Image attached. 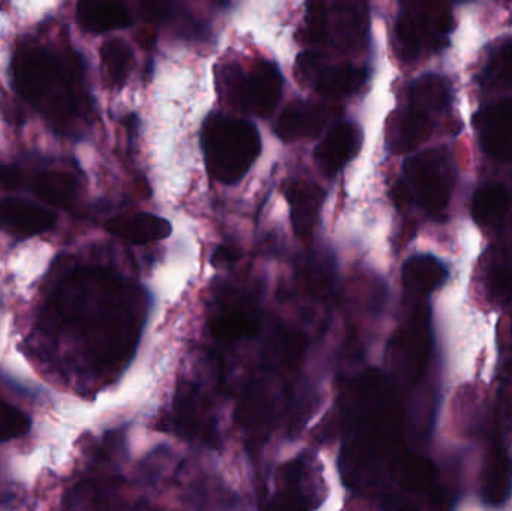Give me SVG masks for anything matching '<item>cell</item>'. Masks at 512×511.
I'll list each match as a JSON object with an SVG mask.
<instances>
[{"instance_id": "21", "label": "cell", "mask_w": 512, "mask_h": 511, "mask_svg": "<svg viewBox=\"0 0 512 511\" xmlns=\"http://www.w3.org/2000/svg\"><path fill=\"white\" fill-rule=\"evenodd\" d=\"M512 467L501 450L492 453L484 471V500L489 504L504 503L511 492Z\"/></svg>"}, {"instance_id": "25", "label": "cell", "mask_w": 512, "mask_h": 511, "mask_svg": "<svg viewBox=\"0 0 512 511\" xmlns=\"http://www.w3.org/2000/svg\"><path fill=\"white\" fill-rule=\"evenodd\" d=\"M30 425L32 422L23 411L0 401V443L26 435Z\"/></svg>"}, {"instance_id": "23", "label": "cell", "mask_w": 512, "mask_h": 511, "mask_svg": "<svg viewBox=\"0 0 512 511\" xmlns=\"http://www.w3.org/2000/svg\"><path fill=\"white\" fill-rule=\"evenodd\" d=\"M256 330V321L248 312L234 311L225 312L212 321V332L221 341L231 342L237 339L246 338Z\"/></svg>"}, {"instance_id": "4", "label": "cell", "mask_w": 512, "mask_h": 511, "mask_svg": "<svg viewBox=\"0 0 512 511\" xmlns=\"http://www.w3.org/2000/svg\"><path fill=\"white\" fill-rule=\"evenodd\" d=\"M405 186L409 198L432 215L447 209L454 188L450 155L444 149L427 150L405 162Z\"/></svg>"}, {"instance_id": "26", "label": "cell", "mask_w": 512, "mask_h": 511, "mask_svg": "<svg viewBox=\"0 0 512 511\" xmlns=\"http://www.w3.org/2000/svg\"><path fill=\"white\" fill-rule=\"evenodd\" d=\"M487 75L512 86V38L502 42L501 47L490 57Z\"/></svg>"}, {"instance_id": "10", "label": "cell", "mask_w": 512, "mask_h": 511, "mask_svg": "<svg viewBox=\"0 0 512 511\" xmlns=\"http://www.w3.org/2000/svg\"><path fill=\"white\" fill-rule=\"evenodd\" d=\"M56 213L20 198L0 200V228L21 237L38 236L56 224Z\"/></svg>"}, {"instance_id": "18", "label": "cell", "mask_w": 512, "mask_h": 511, "mask_svg": "<svg viewBox=\"0 0 512 511\" xmlns=\"http://www.w3.org/2000/svg\"><path fill=\"white\" fill-rule=\"evenodd\" d=\"M453 90L451 83L441 74L429 72L412 83L409 92V108L430 117L441 113L450 105Z\"/></svg>"}, {"instance_id": "24", "label": "cell", "mask_w": 512, "mask_h": 511, "mask_svg": "<svg viewBox=\"0 0 512 511\" xmlns=\"http://www.w3.org/2000/svg\"><path fill=\"white\" fill-rule=\"evenodd\" d=\"M243 84H245V72L237 63H228L218 72L219 95L228 105L237 110H243Z\"/></svg>"}, {"instance_id": "11", "label": "cell", "mask_w": 512, "mask_h": 511, "mask_svg": "<svg viewBox=\"0 0 512 511\" xmlns=\"http://www.w3.org/2000/svg\"><path fill=\"white\" fill-rule=\"evenodd\" d=\"M361 138V129L354 123L334 126L315 149V162L322 173H339L360 149Z\"/></svg>"}, {"instance_id": "17", "label": "cell", "mask_w": 512, "mask_h": 511, "mask_svg": "<svg viewBox=\"0 0 512 511\" xmlns=\"http://www.w3.org/2000/svg\"><path fill=\"white\" fill-rule=\"evenodd\" d=\"M77 17L87 32L105 33L131 26V14L125 5L107 0H84L78 3Z\"/></svg>"}, {"instance_id": "7", "label": "cell", "mask_w": 512, "mask_h": 511, "mask_svg": "<svg viewBox=\"0 0 512 511\" xmlns=\"http://www.w3.org/2000/svg\"><path fill=\"white\" fill-rule=\"evenodd\" d=\"M474 128L486 155L502 161L512 158V98L481 108L474 116Z\"/></svg>"}, {"instance_id": "20", "label": "cell", "mask_w": 512, "mask_h": 511, "mask_svg": "<svg viewBox=\"0 0 512 511\" xmlns=\"http://www.w3.org/2000/svg\"><path fill=\"white\" fill-rule=\"evenodd\" d=\"M33 192L44 203L65 207L77 197V182L63 171H44L33 182Z\"/></svg>"}, {"instance_id": "16", "label": "cell", "mask_w": 512, "mask_h": 511, "mask_svg": "<svg viewBox=\"0 0 512 511\" xmlns=\"http://www.w3.org/2000/svg\"><path fill=\"white\" fill-rule=\"evenodd\" d=\"M448 276L445 264L433 255H415L403 264V285L415 296H429L447 282Z\"/></svg>"}, {"instance_id": "8", "label": "cell", "mask_w": 512, "mask_h": 511, "mask_svg": "<svg viewBox=\"0 0 512 511\" xmlns=\"http://www.w3.org/2000/svg\"><path fill=\"white\" fill-rule=\"evenodd\" d=\"M369 33V12L364 3L340 2L325 5V41L339 50H361Z\"/></svg>"}, {"instance_id": "9", "label": "cell", "mask_w": 512, "mask_h": 511, "mask_svg": "<svg viewBox=\"0 0 512 511\" xmlns=\"http://www.w3.org/2000/svg\"><path fill=\"white\" fill-rule=\"evenodd\" d=\"M283 80L279 68L270 60H258L245 74L243 110L268 117L280 101Z\"/></svg>"}, {"instance_id": "14", "label": "cell", "mask_w": 512, "mask_h": 511, "mask_svg": "<svg viewBox=\"0 0 512 511\" xmlns=\"http://www.w3.org/2000/svg\"><path fill=\"white\" fill-rule=\"evenodd\" d=\"M432 134V119L417 111L402 110L391 114L387 125V144L393 153L417 149Z\"/></svg>"}, {"instance_id": "1", "label": "cell", "mask_w": 512, "mask_h": 511, "mask_svg": "<svg viewBox=\"0 0 512 511\" xmlns=\"http://www.w3.org/2000/svg\"><path fill=\"white\" fill-rule=\"evenodd\" d=\"M137 300L134 291L110 273L78 269L57 285L50 317L57 329L83 342L93 365L111 366L126 356L134 342Z\"/></svg>"}, {"instance_id": "22", "label": "cell", "mask_w": 512, "mask_h": 511, "mask_svg": "<svg viewBox=\"0 0 512 511\" xmlns=\"http://www.w3.org/2000/svg\"><path fill=\"white\" fill-rule=\"evenodd\" d=\"M101 57L111 81L116 84L125 83L134 63L131 47L120 39H110L102 45Z\"/></svg>"}, {"instance_id": "27", "label": "cell", "mask_w": 512, "mask_h": 511, "mask_svg": "<svg viewBox=\"0 0 512 511\" xmlns=\"http://www.w3.org/2000/svg\"><path fill=\"white\" fill-rule=\"evenodd\" d=\"M239 255V251H237L236 248H233V246H219V248L216 249L215 254H213L212 263L215 264V266H219V264L233 263V261H236L237 258H239Z\"/></svg>"}, {"instance_id": "2", "label": "cell", "mask_w": 512, "mask_h": 511, "mask_svg": "<svg viewBox=\"0 0 512 511\" xmlns=\"http://www.w3.org/2000/svg\"><path fill=\"white\" fill-rule=\"evenodd\" d=\"M12 69L21 95L45 116L56 122L74 116L78 101L71 74L54 54L39 47L21 48Z\"/></svg>"}, {"instance_id": "13", "label": "cell", "mask_w": 512, "mask_h": 511, "mask_svg": "<svg viewBox=\"0 0 512 511\" xmlns=\"http://www.w3.org/2000/svg\"><path fill=\"white\" fill-rule=\"evenodd\" d=\"M285 197L291 207V222L298 237H309L324 203V191L315 183L291 182L285 186Z\"/></svg>"}, {"instance_id": "19", "label": "cell", "mask_w": 512, "mask_h": 511, "mask_svg": "<svg viewBox=\"0 0 512 511\" xmlns=\"http://www.w3.org/2000/svg\"><path fill=\"white\" fill-rule=\"evenodd\" d=\"M508 203L510 198L504 186L498 183H487L475 192L472 216L484 227L499 224L507 213Z\"/></svg>"}, {"instance_id": "3", "label": "cell", "mask_w": 512, "mask_h": 511, "mask_svg": "<svg viewBox=\"0 0 512 511\" xmlns=\"http://www.w3.org/2000/svg\"><path fill=\"white\" fill-rule=\"evenodd\" d=\"M207 171L222 183H237L261 152L258 129L246 120L213 114L201 134Z\"/></svg>"}, {"instance_id": "12", "label": "cell", "mask_w": 512, "mask_h": 511, "mask_svg": "<svg viewBox=\"0 0 512 511\" xmlns=\"http://www.w3.org/2000/svg\"><path fill=\"white\" fill-rule=\"evenodd\" d=\"M328 111L312 102L295 101L285 108L276 123V132L283 141L313 138L325 128Z\"/></svg>"}, {"instance_id": "5", "label": "cell", "mask_w": 512, "mask_h": 511, "mask_svg": "<svg viewBox=\"0 0 512 511\" xmlns=\"http://www.w3.org/2000/svg\"><path fill=\"white\" fill-rule=\"evenodd\" d=\"M453 30V18L436 5H408L400 12L396 36L406 57H415L424 47H439Z\"/></svg>"}, {"instance_id": "6", "label": "cell", "mask_w": 512, "mask_h": 511, "mask_svg": "<svg viewBox=\"0 0 512 511\" xmlns=\"http://www.w3.org/2000/svg\"><path fill=\"white\" fill-rule=\"evenodd\" d=\"M295 77L303 86L327 98L351 95L366 81L363 69L352 65H328L324 57L310 51L297 57Z\"/></svg>"}, {"instance_id": "15", "label": "cell", "mask_w": 512, "mask_h": 511, "mask_svg": "<svg viewBox=\"0 0 512 511\" xmlns=\"http://www.w3.org/2000/svg\"><path fill=\"white\" fill-rule=\"evenodd\" d=\"M105 230L119 239L144 245V243L167 239L173 228L167 219L159 218L152 213H135V215L111 219L105 225Z\"/></svg>"}]
</instances>
